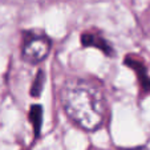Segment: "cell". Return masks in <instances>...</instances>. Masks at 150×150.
Instances as JSON below:
<instances>
[{
  "label": "cell",
  "mask_w": 150,
  "mask_h": 150,
  "mask_svg": "<svg viewBox=\"0 0 150 150\" xmlns=\"http://www.w3.org/2000/svg\"><path fill=\"white\" fill-rule=\"evenodd\" d=\"M61 101L67 116L84 130L94 132L104 124L106 101L96 85L86 81L68 84L64 86Z\"/></svg>",
  "instance_id": "cell-1"
},
{
  "label": "cell",
  "mask_w": 150,
  "mask_h": 150,
  "mask_svg": "<svg viewBox=\"0 0 150 150\" xmlns=\"http://www.w3.org/2000/svg\"><path fill=\"white\" fill-rule=\"evenodd\" d=\"M81 44L86 48H97L106 56H114V49L110 45V42L98 32L85 31L81 35Z\"/></svg>",
  "instance_id": "cell-3"
},
{
  "label": "cell",
  "mask_w": 150,
  "mask_h": 150,
  "mask_svg": "<svg viewBox=\"0 0 150 150\" xmlns=\"http://www.w3.org/2000/svg\"><path fill=\"white\" fill-rule=\"evenodd\" d=\"M44 82H45V72L42 71V69H39L33 81H32V86H31V91H29L31 97L39 98L42 89H44Z\"/></svg>",
  "instance_id": "cell-6"
},
{
  "label": "cell",
  "mask_w": 150,
  "mask_h": 150,
  "mask_svg": "<svg viewBox=\"0 0 150 150\" xmlns=\"http://www.w3.org/2000/svg\"><path fill=\"white\" fill-rule=\"evenodd\" d=\"M125 65L130 67L134 72L137 73V77L139 80V85L144 92H150V77L147 76V71L145 67L144 61L139 57L134 54H127L125 57Z\"/></svg>",
  "instance_id": "cell-4"
},
{
  "label": "cell",
  "mask_w": 150,
  "mask_h": 150,
  "mask_svg": "<svg viewBox=\"0 0 150 150\" xmlns=\"http://www.w3.org/2000/svg\"><path fill=\"white\" fill-rule=\"evenodd\" d=\"M52 41L45 33L28 31L24 33L21 44V59L28 64H39L48 57Z\"/></svg>",
  "instance_id": "cell-2"
},
{
  "label": "cell",
  "mask_w": 150,
  "mask_h": 150,
  "mask_svg": "<svg viewBox=\"0 0 150 150\" xmlns=\"http://www.w3.org/2000/svg\"><path fill=\"white\" fill-rule=\"evenodd\" d=\"M42 116H44V110H42L41 105L39 104L32 105L31 110H29V121L32 124L36 138L40 136V130H41V125H42Z\"/></svg>",
  "instance_id": "cell-5"
},
{
  "label": "cell",
  "mask_w": 150,
  "mask_h": 150,
  "mask_svg": "<svg viewBox=\"0 0 150 150\" xmlns=\"http://www.w3.org/2000/svg\"><path fill=\"white\" fill-rule=\"evenodd\" d=\"M125 150H150L146 146H137V147H130V149H125Z\"/></svg>",
  "instance_id": "cell-7"
}]
</instances>
